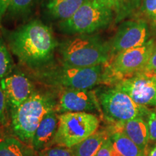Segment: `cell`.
<instances>
[{"label": "cell", "mask_w": 156, "mask_h": 156, "mask_svg": "<svg viewBox=\"0 0 156 156\" xmlns=\"http://www.w3.org/2000/svg\"><path fill=\"white\" fill-rule=\"evenodd\" d=\"M7 39L12 54L33 70L51 64L58 46L51 29L38 20L9 32Z\"/></svg>", "instance_id": "cell-1"}, {"label": "cell", "mask_w": 156, "mask_h": 156, "mask_svg": "<svg viewBox=\"0 0 156 156\" xmlns=\"http://www.w3.org/2000/svg\"><path fill=\"white\" fill-rule=\"evenodd\" d=\"M62 64L77 68H86L106 64L110 61V44L98 36L81 34L58 44Z\"/></svg>", "instance_id": "cell-2"}, {"label": "cell", "mask_w": 156, "mask_h": 156, "mask_svg": "<svg viewBox=\"0 0 156 156\" xmlns=\"http://www.w3.org/2000/svg\"><path fill=\"white\" fill-rule=\"evenodd\" d=\"M56 103L53 93L36 90L19 107L9 111L15 136L25 143H31L41 122L48 112L55 109Z\"/></svg>", "instance_id": "cell-3"}, {"label": "cell", "mask_w": 156, "mask_h": 156, "mask_svg": "<svg viewBox=\"0 0 156 156\" xmlns=\"http://www.w3.org/2000/svg\"><path fill=\"white\" fill-rule=\"evenodd\" d=\"M105 64L86 68H77L51 63L34 70V77L44 85L59 89L90 90L101 84Z\"/></svg>", "instance_id": "cell-4"}, {"label": "cell", "mask_w": 156, "mask_h": 156, "mask_svg": "<svg viewBox=\"0 0 156 156\" xmlns=\"http://www.w3.org/2000/svg\"><path fill=\"white\" fill-rule=\"evenodd\" d=\"M155 46V41L151 39L141 46L117 54L104 65L101 84L114 86L123 80L143 71Z\"/></svg>", "instance_id": "cell-5"}, {"label": "cell", "mask_w": 156, "mask_h": 156, "mask_svg": "<svg viewBox=\"0 0 156 156\" xmlns=\"http://www.w3.org/2000/svg\"><path fill=\"white\" fill-rule=\"evenodd\" d=\"M114 22V15L100 0H89L70 18L59 21L58 29L68 35L91 34Z\"/></svg>", "instance_id": "cell-6"}, {"label": "cell", "mask_w": 156, "mask_h": 156, "mask_svg": "<svg viewBox=\"0 0 156 156\" xmlns=\"http://www.w3.org/2000/svg\"><path fill=\"white\" fill-rule=\"evenodd\" d=\"M101 114L112 124L124 123L136 117H146L151 111L136 104L129 95L115 86L101 87L95 91Z\"/></svg>", "instance_id": "cell-7"}, {"label": "cell", "mask_w": 156, "mask_h": 156, "mask_svg": "<svg viewBox=\"0 0 156 156\" xmlns=\"http://www.w3.org/2000/svg\"><path fill=\"white\" fill-rule=\"evenodd\" d=\"M100 120L87 112H69L58 115L54 144L73 147L98 130Z\"/></svg>", "instance_id": "cell-8"}, {"label": "cell", "mask_w": 156, "mask_h": 156, "mask_svg": "<svg viewBox=\"0 0 156 156\" xmlns=\"http://www.w3.org/2000/svg\"><path fill=\"white\" fill-rule=\"evenodd\" d=\"M114 86L126 93L140 106L156 107L155 72L144 69Z\"/></svg>", "instance_id": "cell-9"}, {"label": "cell", "mask_w": 156, "mask_h": 156, "mask_svg": "<svg viewBox=\"0 0 156 156\" xmlns=\"http://www.w3.org/2000/svg\"><path fill=\"white\" fill-rule=\"evenodd\" d=\"M149 26L144 20L124 21L110 43L112 58L124 51L145 44L149 41Z\"/></svg>", "instance_id": "cell-10"}, {"label": "cell", "mask_w": 156, "mask_h": 156, "mask_svg": "<svg viewBox=\"0 0 156 156\" xmlns=\"http://www.w3.org/2000/svg\"><path fill=\"white\" fill-rule=\"evenodd\" d=\"M56 112L60 114L69 112H98L101 107L95 93L90 90L59 89Z\"/></svg>", "instance_id": "cell-11"}, {"label": "cell", "mask_w": 156, "mask_h": 156, "mask_svg": "<svg viewBox=\"0 0 156 156\" xmlns=\"http://www.w3.org/2000/svg\"><path fill=\"white\" fill-rule=\"evenodd\" d=\"M0 85L9 111L19 107L36 91L34 83L23 73L9 74L0 80Z\"/></svg>", "instance_id": "cell-12"}, {"label": "cell", "mask_w": 156, "mask_h": 156, "mask_svg": "<svg viewBox=\"0 0 156 156\" xmlns=\"http://www.w3.org/2000/svg\"><path fill=\"white\" fill-rule=\"evenodd\" d=\"M58 124V115L53 109L46 114L35 132L31 142L35 151L39 152L54 145Z\"/></svg>", "instance_id": "cell-13"}, {"label": "cell", "mask_w": 156, "mask_h": 156, "mask_svg": "<svg viewBox=\"0 0 156 156\" xmlns=\"http://www.w3.org/2000/svg\"><path fill=\"white\" fill-rule=\"evenodd\" d=\"M144 118L136 117L124 123L113 124L112 132H124L142 151L147 153L150 138L147 121Z\"/></svg>", "instance_id": "cell-14"}, {"label": "cell", "mask_w": 156, "mask_h": 156, "mask_svg": "<svg viewBox=\"0 0 156 156\" xmlns=\"http://www.w3.org/2000/svg\"><path fill=\"white\" fill-rule=\"evenodd\" d=\"M89 0H49L46 5L49 16L62 21L71 17Z\"/></svg>", "instance_id": "cell-15"}, {"label": "cell", "mask_w": 156, "mask_h": 156, "mask_svg": "<svg viewBox=\"0 0 156 156\" xmlns=\"http://www.w3.org/2000/svg\"><path fill=\"white\" fill-rule=\"evenodd\" d=\"M110 137V132L106 130L96 132L73 147L75 156H95L101 146Z\"/></svg>", "instance_id": "cell-16"}, {"label": "cell", "mask_w": 156, "mask_h": 156, "mask_svg": "<svg viewBox=\"0 0 156 156\" xmlns=\"http://www.w3.org/2000/svg\"><path fill=\"white\" fill-rule=\"evenodd\" d=\"M113 12L114 23H120L131 16L141 6L142 0H100Z\"/></svg>", "instance_id": "cell-17"}, {"label": "cell", "mask_w": 156, "mask_h": 156, "mask_svg": "<svg viewBox=\"0 0 156 156\" xmlns=\"http://www.w3.org/2000/svg\"><path fill=\"white\" fill-rule=\"evenodd\" d=\"M114 149L121 156H147V153L136 145L123 132H112L110 133Z\"/></svg>", "instance_id": "cell-18"}, {"label": "cell", "mask_w": 156, "mask_h": 156, "mask_svg": "<svg viewBox=\"0 0 156 156\" xmlns=\"http://www.w3.org/2000/svg\"><path fill=\"white\" fill-rule=\"evenodd\" d=\"M35 151L26 143L12 136L0 141V156H38Z\"/></svg>", "instance_id": "cell-19"}, {"label": "cell", "mask_w": 156, "mask_h": 156, "mask_svg": "<svg viewBox=\"0 0 156 156\" xmlns=\"http://www.w3.org/2000/svg\"><path fill=\"white\" fill-rule=\"evenodd\" d=\"M36 2L37 0H11L5 15L15 18L22 17L28 14Z\"/></svg>", "instance_id": "cell-20"}, {"label": "cell", "mask_w": 156, "mask_h": 156, "mask_svg": "<svg viewBox=\"0 0 156 156\" xmlns=\"http://www.w3.org/2000/svg\"><path fill=\"white\" fill-rule=\"evenodd\" d=\"M12 65L10 54L7 46L0 40V80L10 74Z\"/></svg>", "instance_id": "cell-21"}, {"label": "cell", "mask_w": 156, "mask_h": 156, "mask_svg": "<svg viewBox=\"0 0 156 156\" xmlns=\"http://www.w3.org/2000/svg\"><path fill=\"white\" fill-rule=\"evenodd\" d=\"M38 156H75L73 147L51 146L39 151Z\"/></svg>", "instance_id": "cell-22"}, {"label": "cell", "mask_w": 156, "mask_h": 156, "mask_svg": "<svg viewBox=\"0 0 156 156\" xmlns=\"http://www.w3.org/2000/svg\"><path fill=\"white\" fill-rule=\"evenodd\" d=\"M95 156H121L113 146L110 137L105 141Z\"/></svg>", "instance_id": "cell-23"}, {"label": "cell", "mask_w": 156, "mask_h": 156, "mask_svg": "<svg viewBox=\"0 0 156 156\" xmlns=\"http://www.w3.org/2000/svg\"><path fill=\"white\" fill-rule=\"evenodd\" d=\"M140 9L145 15L153 19L156 14V0H142Z\"/></svg>", "instance_id": "cell-24"}, {"label": "cell", "mask_w": 156, "mask_h": 156, "mask_svg": "<svg viewBox=\"0 0 156 156\" xmlns=\"http://www.w3.org/2000/svg\"><path fill=\"white\" fill-rule=\"evenodd\" d=\"M147 123L150 140L156 142V111L150 112L147 116Z\"/></svg>", "instance_id": "cell-25"}, {"label": "cell", "mask_w": 156, "mask_h": 156, "mask_svg": "<svg viewBox=\"0 0 156 156\" xmlns=\"http://www.w3.org/2000/svg\"><path fill=\"white\" fill-rule=\"evenodd\" d=\"M7 103L5 95L0 85V125H5L7 123Z\"/></svg>", "instance_id": "cell-26"}, {"label": "cell", "mask_w": 156, "mask_h": 156, "mask_svg": "<svg viewBox=\"0 0 156 156\" xmlns=\"http://www.w3.org/2000/svg\"><path fill=\"white\" fill-rule=\"evenodd\" d=\"M145 70L151 72H156V45L154 48L153 53L151 54V58L148 61Z\"/></svg>", "instance_id": "cell-27"}, {"label": "cell", "mask_w": 156, "mask_h": 156, "mask_svg": "<svg viewBox=\"0 0 156 156\" xmlns=\"http://www.w3.org/2000/svg\"><path fill=\"white\" fill-rule=\"evenodd\" d=\"M11 0H0V23L5 16Z\"/></svg>", "instance_id": "cell-28"}, {"label": "cell", "mask_w": 156, "mask_h": 156, "mask_svg": "<svg viewBox=\"0 0 156 156\" xmlns=\"http://www.w3.org/2000/svg\"><path fill=\"white\" fill-rule=\"evenodd\" d=\"M147 156H156V145L151 148L150 151H147Z\"/></svg>", "instance_id": "cell-29"}, {"label": "cell", "mask_w": 156, "mask_h": 156, "mask_svg": "<svg viewBox=\"0 0 156 156\" xmlns=\"http://www.w3.org/2000/svg\"><path fill=\"white\" fill-rule=\"evenodd\" d=\"M153 20H154V21H155V25H156V14L155 15V17H153Z\"/></svg>", "instance_id": "cell-30"}, {"label": "cell", "mask_w": 156, "mask_h": 156, "mask_svg": "<svg viewBox=\"0 0 156 156\" xmlns=\"http://www.w3.org/2000/svg\"><path fill=\"white\" fill-rule=\"evenodd\" d=\"M155 73H156V72H155Z\"/></svg>", "instance_id": "cell-31"}]
</instances>
